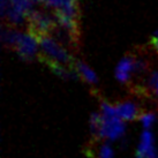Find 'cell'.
Masks as SVG:
<instances>
[{
    "instance_id": "obj_2",
    "label": "cell",
    "mask_w": 158,
    "mask_h": 158,
    "mask_svg": "<svg viewBox=\"0 0 158 158\" xmlns=\"http://www.w3.org/2000/svg\"><path fill=\"white\" fill-rule=\"evenodd\" d=\"M58 22L54 15L32 9L27 16V29L32 36L40 40L45 36L53 35L57 30Z\"/></svg>"
},
{
    "instance_id": "obj_5",
    "label": "cell",
    "mask_w": 158,
    "mask_h": 158,
    "mask_svg": "<svg viewBox=\"0 0 158 158\" xmlns=\"http://www.w3.org/2000/svg\"><path fill=\"white\" fill-rule=\"evenodd\" d=\"M115 109H117L118 117L123 119V121H132V120L140 119L141 114L143 113L140 106L129 99L118 102L115 104Z\"/></svg>"
},
{
    "instance_id": "obj_8",
    "label": "cell",
    "mask_w": 158,
    "mask_h": 158,
    "mask_svg": "<svg viewBox=\"0 0 158 158\" xmlns=\"http://www.w3.org/2000/svg\"><path fill=\"white\" fill-rule=\"evenodd\" d=\"M154 149V135L149 129H145L141 135L140 144L136 150V158H145Z\"/></svg>"
},
{
    "instance_id": "obj_16",
    "label": "cell",
    "mask_w": 158,
    "mask_h": 158,
    "mask_svg": "<svg viewBox=\"0 0 158 158\" xmlns=\"http://www.w3.org/2000/svg\"><path fill=\"white\" fill-rule=\"evenodd\" d=\"M155 95L157 96V101H158V81H157V84H156V88H155Z\"/></svg>"
},
{
    "instance_id": "obj_3",
    "label": "cell",
    "mask_w": 158,
    "mask_h": 158,
    "mask_svg": "<svg viewBox=\"0 0 158 158\" xmlns=\"http://www.w3.org/2000/svg\"><path fill=\"white\" fill-rule=\"evenodd\" d=\"M38 40L30 32H21L14 51L24 61H32L34 59L38 58Z\"/></svg>"
},
{
    "instance_id": "obj_6",
    "label": "cell",
    "mask_w": 158,
    "mask_h": 158,
    "mask_svg": "<svg viewBox=\"0 0 158 158\" xmlns=\"http://www.w3.org/2000/svg\"><path fill=\"white\" fill-rule=\"evenodd\" d=\"M133 66H134V53H129L119 61L115 68V77L120 83L128 84L133 76Z\"/></svg>"
},
{
    "instance_id": "obj_1",
    "label": "cell",
    "mask_w": 158,
    "mask_h": 158,
    "mask_svg": "<svg viewBox=\"0 0 158 158\" xmlns=\"http://www.w3.org/2000/svg\"><path fill=\"white\" fill-rule=\"evenodd\" d=\"M38 42H40V48L38 53V59L45 58V59L52 60L54 62L61 64L64 66L74 69L75 58L70 54L67 48H64V45L59 40H54L52 35L42 37L38 40Z\"/></svg>"
},
{
    "instance_id": "obj_7",
    "label": "cell",
    "mask_w": 158,
    "mask_h": 158,
    "mask_svg": "<svg viewBox=\"0 0 158 158\" xmlns=\"http://www.w3.org/2000/svg\"><path fill=\"white\" fill-rule=\"evenodd\" d=\"M74 69L76 70V73L79 75V77L82 81H84L85 83H88L91 87H96L98 84V79L97 75L90 67L82 60L75 59L74 62Z\"/></svg>"
},
{
    "instance_id": "obj_15",
    "label": "cell",
    "mask_w": 158,
    "mask_h": 158,
    "mask_svg": "<svg viewBox=\"0 0 158 158\" xmlns=\"http://www.w3.org/2000/svg\"><path fill=\"white\" fill-rule=\"evenodd\" d=\"M150 45L154 48V50L158 53V38H155V37H151L150 38Z\"/></svg>"
},
{
    "instance_id": "obj_17",
    "label": "cell",
    "mask_w": 158,
    "mask_h": 158,
    "mask_svg": "<svg viewBox=\"0 0 158 158\" xmlns=\"http://www.w3.org/2000/svg\"><path fill=\"white\" fill-rule=\"evenodd\" d=\"M34 2H44L45 0H32Z\"/></svg>"
},
{
    "instance_id": "obj_9",
    "label": "cell",
    "mask_w": 158,
    "mask_h": 158,
    "mask_svg": "<svg viewBox=\"0 0 158 158\" xmlns=\"http://www.w3.org/2000/svg\"><path fill=\"white\" fill-rule=\"evenodd\" d=\"M21 32L16 29V27L13 26H4L2 27V30H1V40H2V44L5 45V48L14 50L16 46L19 38L21 36Z\"/></svg>"
},
{
    "instance_id": "obj_18",
    "label": "cell",
    "mask_w": 158,
    "mask_h": 158,
    "mask_svg": "<svg viewBox=\"0 0 158 158\" xmlns=\"http://www.w3.org/2000/svg\"><path fill=\"white\" fill-rule=\"evenodd\" d=\"M152 37H155V38H158V31H156V32H155Z\"/></svg>"
},
{
    "instance_id": "obj_11",
    "label": "cell",
    "mask_w": 158,
    "mask_h": 158,
    "mask_svg": "<svg viewBox=\"0 0 158 158\" xmlns=\"http://www.w3.org/2000/svg\"><path fill=\"white\" fill-rule=\"evenodd\" d=\"M103 125V117L101 113L94 112L90 117V132H91L92 142L101 140V129Z\"/></svg>"
},
{
    "instance_id": "obj_13",
    "label": "cell",
    "mask_w": 158,
    "mask_h": 158,
    "mask_svg": "<svg viewBox=\"0 0 158 158\" xmlns=\"http://www.w3.org/2000/svg\"><path fill=\"white\" fill-rule=\"evenodd\" d=\"M139 120L143 125L144 129H150V127L154 125L155 120H156V114L152 112H143Z\"/></svg>"
},
{
    "instance_id": "obj_14",
    "label": "cell",
    "mask_w": 158,
    "mask_h": 158,
    "mask_svg": "<svg viewBox=\"0 0 158 158\" xmlns=\"http://www.w3.org/2000/svg\"><path fill=\"white\" fill-rule=\"evenodd\" d=\"M96 158H113V150L107 143L101 145Z\"/></svg>"
},
{
    "instance_id": "obj_12",
    "label": "cell",
    "mask_w": 158,
    "mask_h": 158,
    "mask_svg": "<svg viewBox=\"0 0 158 158\" xmlns=\"http://www.w3.org/2000/svg\"><path fill=\"white\" fill-rule=\"evenodd\" d=\"M101 113L104 118H112V117L118 115L117 114L115 105H112L111 103H109V102L106 101L101 102Z\"/></svg>"
},
{
    "instance_id": "obj_10",
    "label": "cell",
    "mask_w": 158,
    "mask_h": 158,
    "mask_svg": "<svg viewBox=\"0 0 158 158\" xmlns=\"http://www.w3.org/2000/svg\"><path fill=\"white\" fill-rule=\"evenodd\" d=\"M150 61L148 57L143 54L134 53V66H133V75L137 77L150 75Z\"/></svg>"
},
{
    "instance_id": "obj_4",
    "label": "cell",
    "mask_w": 158,
    "mask_h": 158,
    "mask_svg": "<svg viewBox=\"0 0 158 158\" xmlns=\"http://www.w3.org/2000/svg\"><path fill=\"white\" fill-rule=\"evenodd\" d=\"M123 133H125V123H123V119L119 118L118 115L112 117V118H104L103 117L101 140L114 141L119 137H121L123 135Z\"/></svg>"
}]
</instances>
